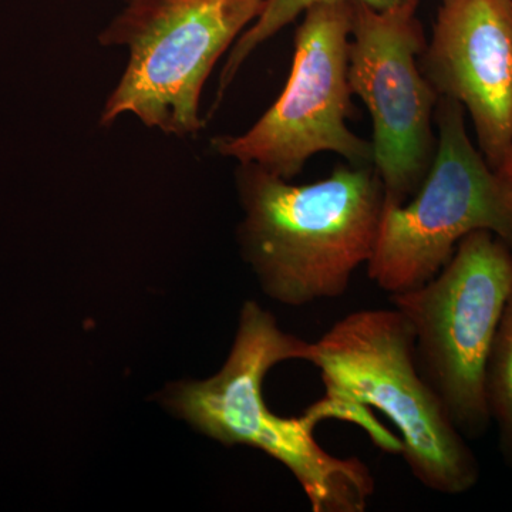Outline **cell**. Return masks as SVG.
I'll return each mask as SVG.
<instances>
[{
	"label": "cell",
	"mask_w": 512,
	"mask_h": 512,
	"mask_svg": "<svg viewBox=\"0 0 512 512\" xmlns=\"http://www.w3.org/2000/svg\"><path fill=\"white\" fill-rule=\"evenodd\" d=\"M242 254L266 295L289 306L335 299L372 258L384 210L373 165H339L325 180L295 185L239 164Z\"/></svg>",
	"instance_id": "cell-1"
},
{
	"label": "cell",
	"mask_w": 512,
	"mask_h": 512,
	"mask_svg": "<svg viewBox=\"0 0 512 512\" xmlns=\"http://www.w3.org/2000/svg\"><path fill=\"white\" fill-rule=\"evenodd\" d=\"M309 363L325 384V396L311 406L320 419L355 421L399 453L382 426L366 419L373 407L399 430L400 454L421 485L444 495L476 487L480 463L421 375L412 326L397 309L349 313L313 343Z\"/></svg>",
	"instance_id": "cell-2"
},
{
	"label": "cell",
	"mask_w": 512,
	"mask_h": 512,
	"mask_svg": "<svg viewBox=\"0 0 512 512\" xmlns=\"http://www.w3.org/2000/svg\"><path fill=\"white\" fill-rule=\"evenodd\" d=\"M312 355V342L285 333L271 313L249 301L220 372L202 382L175 384L168 406L205 436L225 446L254 447L284 464L313 512H365L376 487L370 468L320 446L313 430L322 419L312 407L301 417H281L266 406L269 370L286 360L309 362Z\"/></svg>",
	"instance_id": "cell-3"
},
{
	"label": "cell",
	"mask_w": 512,
	"mask_h": 512,
	"mask_svg": "<svg viewBox=\"0 0 512 512\" xmlns=\"http://www.w3.org/2000/svg\"><path fill=\"white\" fill-rule=\"evenodd\" d=\"M99 35L124 46L126 69L101 111L100 124L134 116L168 136L204 127L201 94L215 64L258 19L265 0H126Z\"/></svg>",
	"instance_id": "cell-4"
},
{
	"label": "cell",
	"mask_w": 512,
	"mask_h": 512,
	"mask_svg": "<svg viewBox=\"0 0 512 512\" xmlns=\"http://www.w3.org/2000/svg\"><path fill=\"white\" fill-rule=\"evenodd\" d=\"M511 292L512 248L476 231L427 284L390 295L412 326L421 375L466 439H480L491 424L485 370Z\"/></svg>",
	"instance_id": "cell-5"
},
{
	"label": "cell",
	"mask_w": 512,
	"mask_h": 512,
	"mask_svg": "<svg viewBox=\"0 0 512 512\" xmlns=\"http://www.w3.org/2000/svg\"><path fill=\"white\" fill-rule=\"evenodd\" d=\"M464 111L440 97L429 173L409 201L384 205L367 272L389 295L427 284L471 232H493L512 248V178L494 170L474 146Z\"/></svg>",
	"instance_id": "cell-6"
},
{
	"label": "cell",
	"mask_w": 512,
	"mask_h": 512,
	"mask_svg": "<svg viewBox=\"0 0 512 512\" xmlns=\"http://www.w3.org/2000/svg\"><path fill=\"white\" fill-rule=\"evenodd\" d=\"M352 22L353 0H325L306 9L281 96L244 133L214 138L215 153L288 181L320 153L338 154L352 165H373L372 141L357 136L346 123L353 96Z\"/></svg>",
	"instance_id": "cell-7"
},
{
	"label": "cell",
	"mask_w": 512,
	"mask_h": 512,
	"mask_svg": "<svg viewBox=\"0 0 512 512\" xmlns=\"http://www.w3.org/2000/svg\"><path fill=\"white\" fill-rule=\"evenodd\" d=\"M419 0H394L384 9L353 0L349 84L373 123V168L384 205H403L429 173L437 136L439 94L420 66L427 45Z\"/></svg>",
	"instance_id": "cell-8"
},
{
	"label": "cell",
	"mask_w": 512,
	"mask_h": 512,
	"mask_svg": "<svg viewBox=\"0 0 512 512\" xmlns=\"http://www.w3.org/2000/svg\"><path fill=\"white\" fill-rule=\"evenodd\" d=\"M420 66L439 97L468 111L501 173L512 150V0H441Z\"/></svg>",
	"instance_id": "cell-9"
},
{
	"label": "cell",
	"mask_w": 512,
	"mask_h": 512,
	"mask_svg": "<svg viewBox=\"0 0 512 512\" xmlns=\"http://www.w3.org/2000/svg\"><path fill=\"white\" fill-rule=\"evenodd\" d=\"M485 399L505 461L512 466V292L488 356Z\"/></svg>",
	"instance_id": "cell-10"
},
{
	"label": "cell",
	"mask_w": 512,
	"mask_h": 512,
	"mask_svg": "<svg viewBox=\"0 0 512 512\" xmlns=\"http://www.w3.org/2000/svg\"><path fill=\"white\" fill-rule=\"evenodd\" d=\"M319 2H325V0H265L261 15L242 33L237 43L229 50L227 62L222 67L218 97L221 99L224 96L228 87L238 76L241 67L258 47L265 45L282 29L291 25L293 20L302 16L306 9ZM359 2H365L366 5L375 9H384L392 5L394 0H359Z\"/></svg>",
	"instance_id": "cell-11"
},
{
	"label": "cell",
	"mask_w": 512,
	"mask_h": 512,
	"mask_svg": "<svg viewBox=\"0 0 512 512\" xmlns=\"http://www.w3.org/2000/svg\"><path fill=\"white\" fill-rule=\"evenodd\" d=\"M501 173L508 175V177L512 178V150L510 156H508L507 163H505L503 171Z\"/></svg>",
	"instance_id": "cell-12"
}]
</instances>
